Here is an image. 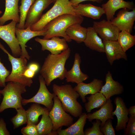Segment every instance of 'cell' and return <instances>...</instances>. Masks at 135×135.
I'll use <instances>...</instances> for the list:
<instances>
[{"label": "cell", "mask_w": 135, "mask_h": 135, "mask_svg": "<svg viewBox=\"0 0 135 135\" xmlns=\"http://www.w3.org/2000/svg\"><path fill=\"white\" fill-rule=\"evenodd\" d=\"M70 52L68 48L58 54H49L45 58L40 72L46 85L50 86L55 79L62 80L65 78L67 71L65 64Z\"/></svg>", "instance_id": "6da1fadb"}, {"label": "cell", "mask_w": 135, "mask_h": 135, "mask_svg": "<svg viewBox=\"0 0 135 135\" xmlns=\"http://www.w3.org/2000/svg\"><path fill=\"white\" fill-rule=\"evenodd\" d=\"M84 20L83 16L79 14H62L54 18L44 26L43 30H46L43 39H48L54 36L64 38L67 42H71V40L67 35V28L74 24H81Z\"/></svg>", "instance_id": "7a4b0ae2"}, {"label": "cell", "mask_w": 135, "mask_h": 135, "mask_svg": "<svg viewBox=\"0 0 135 135\" xmlns=\"http://www.w3.org/2000/svg\"><path fill=\"white\" fill-rule=\"evenodd\" d=\"M54 93L61 102L64 110L75 117H78L82 113V107L77 101L79 94L70 84L59 85L54 84Z\"/></svg>", "instance_id": "3957f363"}, {"label": "cell", "mask_w": 135, "mask_h": 135, "mask_svg": "<svg viewBox=\"0 0 135 135\" xmlns=\"http://www.w3.org/2000/svg\"><path fill=\"white\" fill-rule=\"evenodd\" d=\"M1 90L3 96L0 105V112L8 108L16 110L23 108L22 94L26 92V86L18 82H10Z\"/></svg>", "instance_id": "277c9868"}, {"label": "cell", "mask_w": 135, "mask_h": 135, "mask_svg": "<svg viewBox=\"0 0 135 135\" xmlns=\"http://www.w3.org/2000/svg\"><path fill=\"white\" fill-rule=\"evenodd\" d=\"M0 48L6 53L12 66V70L6 78V82H18L25 86L30 87L33 83L32 79L26 78L24 75L28 68L27 59L20 56L19 58L12 55L0 42Z\"/></svg>", "instance_id": "5b68a950"}, {"label": "cell", "mask_w": 135, "mask_h": 135, "mask_svg": "<svg viewBox=\"0 0 135 135\" xmlns=\"http://www.w3.org/2000/svg\"><path fill=\"white\" fill-rule=\"evenodd\" d=\"M52 7L43 14L40 20L30 26L33 31L43 30L46 25L54 18L62 14H78L69 0H56Z\"/></svg>", "instance_id": "8992f818"}, {"label": "cell", "mask_w": 135, "mask_h": 135, "mask_svg": "<svg viewBox=\"0 0 135 135\" xmlns=\"http://www.w3.org/2000/svg\"><path fill=\"white\" fill-rule=\"evenodd\" d=\"M53 106L49 116L53 124L52 131H56L63 126L69 127L74 123V119L64 110L60 101L56 96L53 98Z\"/></svg>", "instance_id": "52a82bcc"}, {"label": "cell", "mask_w": 135, "mask_h": 135, "mask_svg": "<svg viewBox=\"0 0 135 135\" xmlns=\"http://www.w3.org/2000/svg\"><path fill=\"white\" fill-rule=\"evenodd\" d=\"M17 23L12 20L6 25H0V38L7 44L12 55L16 57L20 56L22 54L20 47L15 34L16 24Z\"/></svg>", "instance_id": "ba28073f"}, {"label": "cell", "mask_w": 135, "mask_h": 135, "mask_svg": "<svg viewBox=\"0 0 135 135\" xmlns=\"http://www.w3.org/2000/svg\"><path fill=\"white\" fill-rule=\"evenodd\" d=\"M38 79L40 86L37 92L30 98H23L22 101V104L25 105L30 103L41 104L45 106L50 111L53 106V98L56 96L54 93H51L49 91L44 78L42 76H39Z\"/></svg>", "instance_id": "9c48e42d"}, {"label": "cell", "mask_w": 135, "mask_h": 135, "mask_svg": "<svg viewBox=\"0 0 135 135\" xmlns=\"http://www.w3.org/2000/svg\"><path fill=\"white\" fill-rule=\"evenodd\" d=\"M92 27L101 38L104 40H117L120 31L111 21L104 19L94 21Z\"/></svg>", "instance_id": "30bf717a"}, {"label": "cell", "mask_w": 135, "mask_h": 135, "mask_svg": "<svg viewBox=\"0 0 135 135\" xmlns=\"http://www.w3.org/2000/svg\"><path fill=\"white\" fill-rule=\"evenodd\" d=\"M132 11L126 8L120 10L111 21L112 23L117 27L120 31L124 30L131 33L135 20V8Z\"/></svg>", "instance_id": "8fae6325"}, {"label": "cell", "mask_w": 135, "mask_h": 135, "mask_svg": "<svg viewBox=\"0 0 135 135\" xmlns=\"http://www.w3.org/2000/svg\"><path fill=\"white\" fill-rule=\"evenodd\" d=\"M46 30H42L40 31H33L30 29V26L24 29H20L16 27L15 34L16 38L20 47L22 54L23 57L28 60H30V56L26 48V42L31 38L37 36L45 35Z\"/></svg>", "instance_id": "7c38bea8"}, {"label": "cell", "mask_w": 135, "mask_h": 135, "mask_svg": "<svg viewBox=\"0 0 135 135\" xmlns=\"http://www.w3.org/2000/svg\"><path fill=\"white\" fill-rule=\"evenodd\" d=\"M53 2V0H35L28 12L24 28L37 22L42 16L44 11Z\"/></svg>", "instance_id": "4fadbf2b"}, {"label": "cell", "mask_w": 135, "mask_h": 135, "mask_svg": "<svg viewBox=\"0 0 135 135\" xmlns=\"http://www.w3.org/2000/svg\"><path fill=\"white\" fill-rule=\"evenodd\" d=\"M34 40L41 44L42 50H48L54 55L59 54L69 48L65 39L58 36H54L48 39L37 37Z\"/></svg>", "instance_id": "5bb4252c"}, {"label": "cell", "mask_w": 135, "mask_h": 135, "mask_svg": "<svg viewBox=\"0 0 135 135\" xmlns=\"http://www.w3.org/2000/svg\"><path fill=\"white\" fill-rule=\"evenodd\" d=\"M104 52L108 62L111 66L116 60L123 59L128 60L126 53L117 40L109 41L103 40Z\"/></svg>", "instance_id": "9a60e30c"}, {"label": "cell", "mask_w": 135, "mask_h": 135, "mask_svg": "<svg viewBox=\"0 0 135 135\" xmlns=\"http://www.w3.org/2000/svg\"><path fill=\"white\" fill-rule=\"evenodd\" d=\"M114 103L116 108L114 111L112 112V114L113 116L115 115L117 118V121L115 129L119 132L125 128L129 118V112L124 100L121 97H116Z\"/></svg>", "instance_id": "2e32d148"}, {"label": "cell", "mask_w": 135, "mask_h": 135, "mask_svg": "<svg viewBox=\"0 0 135 135\" xmlns=\"http://www.w3.org/2000/svg\"><path fill=\"white\" fill-rule=\"evenodd\" d=\"M124 91L123 86L118 82L114 80L110 72L108 71L106 75L105 83L99 92L108 100L114 95L122 94Z\"/></svg>", "instance_id": "e0dca14e"}, {"label": "cell", "mask_w": 135, "mask_h": 135, "mask_svg": "<svg viewBox=\"0 0 135 135\" xmlns=\"http://www.w3.org/2000/svg\"><path fill=\"white\" fill-rule=\"evenodd\" d=\"M103 86L102 80L94 78L89 83L82 82L78 84L74 88L79 94L82 102L85 103L86 102V96L99 92Z\"/></svg>", "instance_id": "ac0fdd59"}, {"label": "cell", "mask_w": 135, "mask_h": 135, "mask_svg": "<svg viewBox=\"0 0 135 135\" xmlns=\"http://www.w3.org/2000/svg\"><path fill=\"white\" fill-rule=\"evenodd\" d=\"M81 62L80 56L79 54H75L73 66L71 69L67 71L65 76L67 82L75 83L77 84L83 82L89 77L88 76L82 72L80 68Z\"/></svg>", "instance_id": "d6986e66"}, {"label": "cell", "mask_w": 135, "mask_h": 135, "mask_svg": "<svg viewBox=\"0 0 135 135\" xmlns=\"http://www.w3.org/2000/svg\"><path fill=\"white\" fill-rule=\"evenodd\" d=\"M101 6L105 12L106 20L110 21L114 18L115 13L117 10L124 8L130 10L135 8L133 2L124 0H108Z\"/></svg>", "instance_id": "ffe728a7"}, {"label": "cell", "mask_w": 135, "mask_h": 135, "mask_svg": "<svg viewBox=\"0 0 135 135\" xmlns=\"http://www.w3.org/2000/svg\"><path fill=\"white\" fill-rule=\"evenodd\" d=\"M113 110V105L112 100L110 98L107 100L106 103L99 110L92 113L89 112L87 114V119L90 122H92L94 119L100 120L101 122L100 126H102L108 119H114L112 114Z\"/></svg>", "instance_id": "44dd1931"}, {"label": "cell", "mask_w": 135, "mask_h": 135, "mask_svg": "<svg viewBox=\"0 0 135 135\" xmlns=\"http://www.w3.org/2000/svg\"><path fill=\"white\" fill-rule=\"evenodd\" d=\"M19 0H5V8L3 15L0 17V25H4L7 21L12 20L19 22L18 2Z\"/></svg>", "instance_id": "7402d4cb"}, {"label": "cell", "mask_w": 135, "mask_h": 135, "mask_svg": "<svg viewBox=\"0 0 135 135\" xmlns=\"http://www.w3.org/2000/svg\"><path fill=\"white\" fill-rule=\"evenodd\" d=\"M73 6L78 14L94 20L99 19L103 14H105V12L102 7L95 6L90 4H80L77 6Z\"/></svg>", "instance_id": "603a6c76"}, {"label": "cell", "mask_w": 135, "mask_h": 135, "mask_svg": "<svg viewBox=\"0 0 135 135\" xmlns=\"http://www.w3.org/2000/svg\"><path fill=\"white\" fill-rule=\"evenodd\" d=\"M87 28L86 36L84 42L85 46L92 50L104 52L103 41L93 27H89Z\"/></svg>", "instance_id": "cb8c5ba5"}, {"label": "cell", "mask_w": 135, "mask_h": 135, "mask_svg": "<svg viewBox=\"0 0 135 135\" xmlns=\"http://www.w3.org/2000/svg\"><path fill=\"white\" fill-rule=\"evenodd\" d=\"M87 114L82 113L77 121L65 129L62 128L56 131L58 135H84V128L86 122Z\"/></svg>", "instance_id": "d4e9b609"}, {"label": "cell", "mask_w": 135, "mask_h": 135, "mask_svg": "<svg viewBox=\"0 0 135 135\" xmlns=\"http://www.w3.org/2000/svg\"><path fill=\"white\" fill-rule=\"evenodd\" d=\"M66 32L71 40L80 44L84 42L86 38L87 28L81 26L80 24H74L68 27Z\"/></svg>", "instance_id": "484cf974"}, {"label": "cell", "mask_w": 135, "mask_h": 135, "mask_svg": "<svg viewBox=\"0 0 135 135\" xmlns=\"http://www.w3.org/2000/svg\"><path fill=\"white\" fill-rule=\"evenodd\" d=\"M50 110L46 107H43L40 104L34 103L26 110L27 118V124L36 125L38 121V118L41 115L49 113Z\"/></svg>", "instance_id": "4316f807"}, {"label": "cell", "mask_w": 135, "mask_h": 135, "mask_svg": "<svg viewBox=\"0 0 135 135\" xmlns=\"http://www.w3.org/2000/svg\"><path fill=\"white\" fill-rule=\"evenodd\" d=\"M86 98L88 102L85 103L84 107L86 111L88 113L90 112L94 108H100L107 100L103 94L100 92L91 94Z\"/></svg>", "instance_id": "83f0119b"}, {"label": "cell", "mask_w": 135, "mask_h": 135, "mask_svg": "<svg viewBox=\"0 0 135 135\" xmlns=\"http://www.w3.org/2000/svg\"><path fill=\"white\" fill-rule=\"evenodd\" d=\"M49 113L42 115L40 121L36 124L38 135H57L56 131H52L53 124Z\"/></svg>", "instance_id": "f1b7e54d"}, {"label": "cell", "mask_w": 135, "mask_h": 135, "mask_svg": "<svg viewBox=\"0 0 135 135\" xmlns=\"http://www.w3.org/2000/svg\"><path fill=\"white\" fill-rule=\"evenodd\" d=\"M117 41L125 52L135 44V36L128 32L122 30L120 32Z\"/></svg>", "instance_id": "f546056e"}, {"label": "cell", "mask_w": 135, "mask_h": 135, "mask_svg": "<svg viewBox=\"0 0 135 135\" xmlns=\"http://www.w3.org/2000/svg\"><path fill=\"white\" fill-rule=\"evenodd\" d=\"M35 0H21V5L19 7L20 13V20L17 27L24 29L26 16L30 6Z\"/></svg>", "instance_id": "4dcf8cb0"}, {"label": "cell", "mask_w": 135, "mask_h": 135, "mask_svg": "<svg viewBox=\"0 0 135 135\" xmlns=\"http://www.w3.org/2000/svg\"><path fill=\"white\" fill-rule=\"evenodd\" d=\"M16 114L10 119L14 126V129L18 128L19 127L26 124L27 118L26 110L23 108L16 110Z\"/></svg>", "instance_id": "1f68e13d"}, {"label": "cell", "mask_w": 135, "mask_h": 135, "mask_svg": "<svg viewBox=\"0 0 135 135\" xmlns=\"http://www.w3.org/2000/svg\"><path fill=\"white\" fill-rule=\"evenodd\" d=\"M92 126L86 129L84 131V135H104L100 129L101 122L99 120L96 119L92 122Z\"/></svg>", "instance_id": "d6a6232c"}, {"label": "cell", "mask_w": 135, "mask_h": 135, "mask_svg": "<svg viewBox=\"0 0 135 135\" xmlns=\"http://www.w3.org/2000/svg\"><path fill=\"white\" fill-rule=\"evenodd\" d=\"M112 125V119H108L103 126H100L101 132L104 135H115V131Z\"/></svg>", "instance_id": "836d02e7"}, {"label": "cell", "mask_w": 135, "mask_h": 135, "mask_svg": "<svg viewBox=\"0 0 135 135\" xmlns=\"http://www.w3.org/2000/svg\"><path fill=\"white\" fill-rule=\"evenodd\" d=\"M129 118L125 128L124 129V135H135V116H130Z\"/></svg>", "instance_id": "e575fe53"}, {"label": "cell", "mask_w": 135, "mask_h": 135, "mask_svg": "<svg viewBox=\"0 0 135 135\" xmlns=\"http://www.w3.org/2000/svg\"><path fill=\"white\" fill-rule=\"evenodd\" d=\"M21 133L23 135H38L36 125L32 124H27L21 129Z\"/></svg>", "instance_id": "d590c367"}, {"label": "cell", "mask_w": 135, "mask_h": 135, "mask_svg": "<svg viewBox=\"0 0 135 135\" xmlns=\"http://www.w3.org/2000/svg\"><path fill=\"white\" fill-rule=\"evenodd\" d=\"M10 73L1 62L0 58V87H4L5 86L6 79Z\"/></svg>", "instance_id": "8d00e7d4"}, {"label": "cell", "mask_w": 135, "mask_h": 135, "mask_svg": "<svg viewBox=\"0 0 135 135\" xmlns=\"http://www.w3.org/2000/svg\"><path fill=\"white\" fill-rule=\"evenodd\" d=\"M9 132L6 127V125L4 119L0 118V135H10Z\"/></svg>", "instance_id": "74e56055"}, {"label": "cell", "mask_w": 135, "mask_h": 135, "mask_svg": "<svg viewBox=\"0 0 135 135\" xmlns=\"http://www.w3.org/2000/svg\"><path fill=\"white\" fill-rule=\"evenodd\" d=\"M103 0H70V1L72 6H75L78 5L80 2L85 1H91L100 3Z\"/></svg>", "instance_id": "f35d334b"}, {"label": "cell", "mask_w": 135, "mask_h": 135, "mask_svg": "<svg viewBox=\"0 0 135 135\" xmlns=\"http://www.w3.org/2000/svg\"><path fill=\"white\" fill-rule=\"evenodd\" d=\"M36 73L28 68L24 72V75L27 78L32 79Z\"/></svg>", "instance_id": "ab89813d"}, {"label": "cell", "mask_w": 135, "mask_h": 135, "mask_svg": "<svg viewBox=\"0 0 135 135\" xmlns=\"http://www.w3.org/2000/svg\"><path fill=\"white\" fill-rule=\"evenodd\" d=\"M28 66L29 69L36 73L38 71L39 68V64L35 62L30 63Z\"/></svg>", "instance_id": "60d3db41"}, {"label": "cell", "mask_w": 135, "mask_h": 135, "mask_svg": "<svg viewBox=\"0 0 135 135\" xmlns=\"http://www.w3.org/2000/svg\"><path fill=\"white\" fill-rule=\"evenodd\" d=\"M128 109L129 116H135V106H130Z\"/></svg>", "instance_id": "b9f144b4"}, {"label": "cell", "mask_w": 135, "mask_h": 135, "mask_svg": "<svg viewBox=\"0 0 135 135\" xmlns=\"http://www.w3.org/2000/svg\"><path fill=\"white\" fill-rule=\"evenodd\" d=\"M53 0V3H54V2H55L56 1V0Z\"/></svg>", "instance_id": "7bdbcfd3"}, {"label": "cell", "mask_w": 135, "mask_h": 135, "mask_svg": "<svg viewBox=\"0 0 135 135\" xmlns=\"http://www.w3.org/2000/svg\"><path fill=\"white\" fill-rule=\"evenodd\" d=\"M0 90H0V97H1V94L0 93Z\"/></svg>", "instance_id": "ee69618b"}, {"label": "cell", "mask_w": 135, "mask_h": 135, "mask_svg": "<svg viewBox=\"0 0 135 135\" xmlns=\"http://www.w3.org/2000/svg\"><path fill=\"white\" fill-rule=\"evenodd\" d=\"M2 11L0 10V14H2Z\"/></svg>", "instance_id": "f6af8a7d"}]
</instances>
